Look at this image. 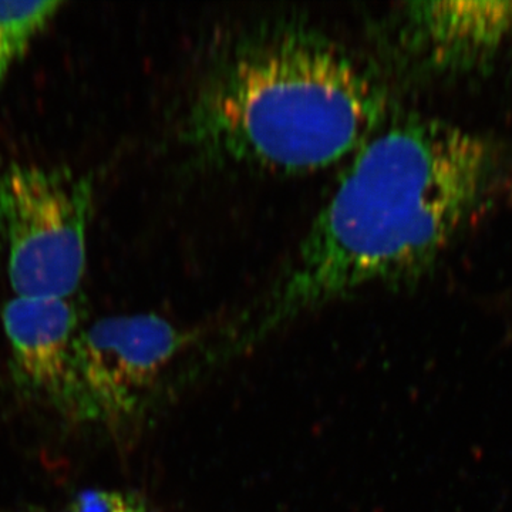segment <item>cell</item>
Masks as SVG:
<instances>
[{
    "mask_svg": "<svg viewBox=\"0 0 512 512\" xmlns=\"http://www.w3.org/2000/svg\"><path fill=\"white\" fill-rule=\"evenodd\" d=\"M511 181L512 150L501 141L420 114L390 117L353 154L261 328L366 286L419 279Z\"/></svg>",
    "mask_w": 512,
    "mask_h": 512,
    "instance_id": "cell-1",
    "label": "cell"
},
{
    "mask_svg": "<svg viewBox=\"0 0 512 512\" xmlns=\"http://www.w3.org/2000/svg\"><path fill=\"white\" fill-rule=\"evenodd\" d=\"M382 70L298 18L242 29L211 56L183 110V147L204 164L281 174L352 157L390 119Z\"/></svg>",
    "mask_w": 512,
    "mask_h": 512,
    "instance_id": "cell-2",
    "label": "cell"
},
{
    "mask_svg": "<svg viewBox=\"0 0 512 512\" xmlns=\"http://www.w3.org/2000/svg\"><path fill=\"white\" fill-rule=\"evenodd\" d=\"M92 175L16 163L0 175V242L19 298L70 299L87 265Z\"/></svg>",
    "mask_w": 512,
    "mask_h": 512,
    "instance_id": "cell-3",
    "label": "cell"
},
{
    "mask_svg": "<svg viewBox=\"0 0 512 512\" xmlns=\"http://www.w3.org/2000/svg\"><path fill=\"white\" fill-rule=\"evenodd\" d=\"M384 59L404 72L456 76L495 62L512 43V2H407L377 25Z\"/></svg>",
    "mask_w": 512,
    "mask_h": 512,
    "instance_id": "cell-4",
    "label": "cell"
},
{
    "mask_svg": "<svg viewBox=\"0 0 512 512\" xmlns=\"http://www.w3.org/2000/svg\"><path fill=\"white\" fill-rule=\"evenodd\" d=\"M185 343L184 332L151 313L110 316L80 332L77 366L97 419L121 420L136 413Z\"/></svg>",
    "mask_w": 512,
    "mask_h": 512,
    "instance_id": "cell-5",
    "label": "cell"
},
{
    "mask_svg": "<svg viewBox=\"0 0 512 512\" xmlns=\"http://www.w3.org/2000/svg\"><path fill=\"white\" fill-rule=\"evenodd\" d=\"M2 320L23 383L70 419H97L77 366L76 305L70 299L16 296L3 308Z\"/></svg>",
    "mask_w": 512,
    "mask_h": 512,
    "instance_id": "cell-6",
    "label": "cell"
},
{
    "mask_svg": "<svg viewBox=\"0 0 512 512\" xmlns=\"http://www.w3.org/2000/svg\"><path fill=\"white\" fill-rule=\"evenodd\" d=\"M64 2H0V92L13 67L59 15Z\"/></svg>",
    "mask_w": 512,
    "mask_h": 512,
    "instance_id": "cell-7",
    "label": "cell"
},
{
    "mask_svg": "<svg viewBox=\"0 0 512 512\" xmlns=\"http://www.w3.org/2000/svg\"><path fill=\"white\" fill-rule=\"evenodd\" d=\"M60 512H150L138 494L116 490H87L73 498Z\"/></svg>",
    "mask_w": 512,
    "mask_h": 512,
    "instance_id": "cell-8",
    "label": "cell"
}]
</instances>
